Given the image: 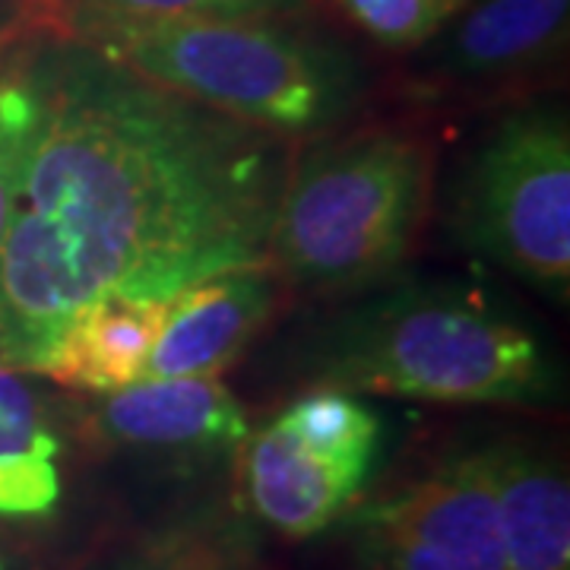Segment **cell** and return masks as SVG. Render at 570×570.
I'll return each mask as SVG.
<instances>
[{
	"label": "cell",
	"instance_id": "9c48e42d",
	"mask_svg": "<svg viewBox=\"0 0 570 570\" xmlns=\"http://www.w3.org/2000/svg\"><path fill=\"white\" fill-rule=\"evenodd\" d=\"M165 305L130 295H102L67 314L29 374L70 393H111L142 377V365L163 333Z\"/></svg>",
	"mask_w": 570,
	"mask_h": 570
},
{
	"label": "cell",
	"instance_id": "5bb4252c",
	"mask_svg": "<svg viewBox=\"0 0 570 570\" xmlns=\"http://www.w3.org/2000/svg\"><path fill=\"white\" fill-rule=\"evenodd\" d=\"M279 415L298 441L365 485L381 448V419L367 403L348 390L317 384Z\"/></svg>",
	"mask_w": 570,
	"mask_h": 570
},
{
	"label": "cell",
	"instance_id": "9a60e30c",
	"mask_svg": "<svg viewBox=\"0 0 570 570\" xmlns=\"http://www.w3.org/2000/svg\"><path fill=\"white\" fill-rule=\"evenodd\" d=\"M61 434L32 374L0 358V463L58 460Z\"/></svg>",
	"mask_w": 570,
	"mask_h": 570
},
{
	"label": "cell",
	"instance_id": "d6986e66",
	"mask_svg": "<svg viewBox=\"0 0 570 570\" xmlns=\"http://www.w3.org/2000/svg\"><path fill=\"white\" fill-rule=\"evenodd\" d=\"M0 570H7V558H3V551H0Z\"/></svg>",
	"mask_w": 570,
	"mask_h": 570
},
{
	"label": "cell",
	"instance_id": "52a82bcc",
	"mask_svg": "<svg viewBox=\"0 0 570 570\" xmlns=\"http://www.w3.org/2000/svg\"><path fill=\"white\" fill-rule=\"evenodd\" d=\"M96 450H225L245 444L250 422L219 377H142L70 406Z\"/></svg>",
	"mask_w": 570,
	"mask_h": 570
},
{
	"label": "cell",
	"instance_id": "4fadbf2b",
	"mask_svg": "<svg viewBox=\"0 0 570 570\" xmlns=\"http://www.w3.org/2000/svg\"><path fill=\"white\" fill-rule=\"evenodd\" d=\"M302 0H29L32 17L77 41L111 22L156 20H250L295 10Z\"/></svg>",
	"mask_w": 570,
	"mask_h": 570
},
{
	"label": "cell",
	"instance_id": "2e32d148",
	"mask_svg": "<svg viewBox=\"0 0 570 570\" xmlns=\"http://www.w3.org/2000/svg\"><path fill=\"white\" fill-rule=\"evenodd\" d=\"M352 26L393 51L431 41L466 0H336Z\"/></svg>",
	"mask_w": 570,
	"mask_h": 570
},
{
	"label": "cell",
	"instance_id": "6da1fadb",
	"mask_svg": "<svg viewBox=\"0 0 570 570\" xmlns=\"http://www.w3.org/2000/svg\"><path fill=\"white\" fill-rule=\"evenodd\" d=\"M292 140L181 99L77 45L26 146L0 245V358L29 371L92 298L168 302L264 261Z\"/></svg>",
	"mask_w": 570,
	"mask_h": 570
},
{
	"label": "cell",
	"instance_id": "7a4b0ae2",
	"mask_svg": "<svg viewBox=\"0 0 570 570\" xmlns=\"http://www.w3.org/2000/svg\"><path fill=\"white\" fill-rule=\"evenodd\" d=\"M434 149L406 127H362L292 163L264 261L285 288L355 292L409 257L431 200Z\"/></svg>",
	"mask_w": 570,
	"mask_h": 570
},
{
	"label": "cell",
	"instance_id": "8fae6325",
	"mask_svg": "<svg viewBox=\"0 0 570 570\" xmlns=\"http://www.w3.org/2000/svg\"><path fill=\"white\" fill-rule=\"evenodd\" d=\"M508 570H570V485L549 450L485 444Z\"/></svg>",
	"mask_w": 570,
	"mask_h": 570
},
{
	"label": "cell",
	"instance_id": "30bf717a",
	"mask_svg": "<svg viewBox=\"0 0 570 570\" xmlns=\"http://www.w3.org/2000/svg\"><path fill=\"white\" fill-rule=\"evenodd\" d=\"M242 479L254 513L285 539H311L324 532L365 489L358 479L298 441L283 415L245 438Z\"/></svg>",
	"mask_w": 570,
	"mask_h": 570
},
{
	"label": "cell",
	"instance_id": "ac0fdd59",
	"mask_svg": "<svg viewBox=\"0 0 570 570\" xmlns=\"http://www.w3.org/2000/svg\"><path fill=\"white\" fill-rule=\"evenodd\" d=\"M61 501L58 460H10L0 463V517L39 520Z\"/></svg>",
	"mask_w": 570,
	"mask_h": 570
},
{
	"label": "cell",
	"instance_id": "8992f818",
	"mask_svg": "<svg viewBox=\"0 0 570 570\" xmlns=\"http://www.w3.org/2000/svg\"><path fill=\"white\" fill-rule=\"evenodd\" d=\"M355 570H508L485 450L444 456L352 523Z\"/></svg>",
	"mask_w": 570,
	"mask_h": 570
},
{
	"label": "cell",
	"instance_id": "5b68a950",
	"mask_svg": "<svg viewBox=\"0 0 570 570\" xmlns=\"http://www.w3.org/2000/svg\"><path fill=\"white\" fill-rule=\"evenodd\" d=\"M453 216L463 238L489 261L568 302V115L554 105H527L504 115L469 156Z\"/></svg>",
	"mask_w": 570,
	"mask_h": 570
},
{
	"label": "cell",
	"instance_id": "ba28073f",
	"mask_svg": "<svg viewBox=\"0 0 570 570\" xmlns=\"http://www.w3.org/2000/svg\"><path fill=\"white\" fill-rule=\"evenodd\" d=\"M285 292L266 261L190 283L168 298L163 333L142 365V377H216L273 321Z\"/></svg>",
	"mask_w": 570,
	"mask_h": 570
},
{
	"label": "cell",
	"instance_id": "e0dca14e",
	"mask_svg": "<svg viewBox=\"0 0 570 570\" xmlns=\"http://www.w3.org/2000/svg\"><path fill=\"white\" fill-rule=\"evenodd\" d=\"M39 115V86L20 77L0 80V245L17 204L26 146Z\"/></svg>",
	"mask_w": 570,
	"mask_h": 570
},
{
	"label": "cell",
	"instance_id": "7c38bea8",
	"mask_svg": "<svg viewBox=\"0 0 570 570\" xmlns=\"http://www.w3.org/2000/svg\"><path fill=\"white\" fill-rule=\"evenodd\" d=\"M570 0H482L453 26L434 70L448 82H501L551 61L568 39Z\"/></svg>",
	"mask_w": 570,
	"mask_h": 570
},
{
	"label": "cell",
	"instance_id": "3957f363",
	"mask_svg": "<svg viewBox=\"0 0 570 570\" xmlns=\"http://www.w3.org/2000/svg\"><path fill=\"white\" fill-rule=\"evenodd\" d=\"M181 99L283 140L324 134L358 96L346 55L273 17L111 22L77 39Z\"/></svg>",
	"mask_w": 570,
	"mask_h": 570
},
{
	"label": "cell",
	"instance_id": "277c9868",
	"mask_svg": "<svg viewBox=\"0 0 570 570\" xmlns=\"http://www.w3.org/2000/svg\"><path fill=\"white\" fill-rule=\"evenodd\" d=\"M317 384L453 406H532L558 371L530 330L463 288H400L348 314L317 362Z\"/></svg>",
	"mask_w": 570,
	"mask_h": 570
}]
</instances>
